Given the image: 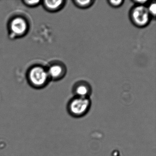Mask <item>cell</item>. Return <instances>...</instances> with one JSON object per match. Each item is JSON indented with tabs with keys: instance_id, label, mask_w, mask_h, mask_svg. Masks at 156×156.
<instances>
[{
	"instance_id": "9",
	"label": "cell",
	"mask_w": 156,
	"mask_h": 156,
	"mask_svg": "<svg viewBox=\"0 0 156 156\" xmlns=\"http://www.w3.org/2000/svg\"><path fill=\"white\" fill-rule=\"evenodd\" d=\"M148 11L151 18H155L156 14V3L155 2H151L149 3L148 7H147Z\"/></svg>"
},
{
	"instance_id": "8",
	"label": "cell",
	"mask_w": 156,
	"mask_h": 156,
	"mask_svg": "<svg viewBox=\"0 0 156 156\" xmlns=\"http://www.w3.org/2000/svg\"><path fill=\"white\" fill-rule=\"evenodd\" d=\"M74 4L77 8L80 9H87L94 5L95 1L93 0H74L73 1Z\"/></svg>"
},
{
	"instance_id": "5",
	"label": "cell",
	"mask_w": 156,
	"mask_h": 156,
	"mask_svg": "<svg viewBox=\"0 0 156 156\" xmlns=\"http://www.w3.org/2000/svg\"><path fill=\"white\" fill-rule=\"evenodd\" d=\"M27 23L22 18H16L11 23L10 28L12 33L20 36L24 34L27 29Z\"/></svg>"
},
{
	"instance_id": "7",
	"label": "cell",
	"mask_w": 156,
	"mask_h": 156,
	"mask_svg": "<svg viewBox=\"0 0 156 156\" xmlns=\"http://www.w3.org/2000/svg\"><path fill=\"white\" fill-rule=\"evenodd\" d=\"M66 1H45L44 5L45 8L50 11L55 12L60 10L66 4Z\"/></svg>"
},
{
	"instance_id": "6",
	"label": "cell",
	"mask_w": 156,
	"mask_h": 156,
	"mask_svg": "<svg viewBox=\"0 0 156 156\" xmlns=\"http://www.w3.org/2000/svg\"><path fill=\"white\" fill-rule=\"evenodd\" d=\"M66 69L64 65L61 63H56L50 66L48 70L49 76L54 79H60L62 78L66 73Z\"/></svg>"
},
{
	"instance_id": "3",
	"label": "cell",
	"mask_w": 156,
	"mask_h": 156,
	"mask_svg": "<svg viewBox=\"0 0 156 156\" xmlns=\"http://www.w3.org/2000/svg\"><path fill=\"white\" fill-rule=\"evenodd\" d=\"M49 75L47 71L41 66H35L29 74L30 81L35 86H41L46 83Z\"/></svg>"
},
{
	"instance_id": "12",
	"label": "cell",
	"mask_w": 156,
	"mask_h": 156,
	"mask_svg": "<svg viewBox=\"0 0 156 156\" xmlns=\"http://www.w3.org/2000/svg\"><path fill=\"white\" fill-rule=\"evenodd\" d=\"M39 2H40L39 1H25V3L30 6H35V5H37Z\"/></svg>"
},
{
	"instance_id": "1",
	"label": "cell",
	"mask_w": 156,
	"mask_h": 156,
	"mask_svg": "<svg viewBox=\"0 0 156 156\" xmlns=\"http://www.w3.org/2000/svg\"><path fill=\"white\" fill-rule=\"evenodd\" d=\"M91 105L90 98L74 96L68 101L66 110L72 117L80 118L85 116L89 112Z\"/></svg>"
},
{
	"instance_id": "4",
	"label": "cell",
	"mask_w": 156,
	"mask_h": 156,
	"mask_svg": "<svg viewBox=\"0 0 156 156\" xmlns=\"http://www.w3.org/2000/svg\"><path fill=\"white\" fill-rule=\"evenodd\" d=\"M73 92L74 96L81 97L90 98L92 93L91 86L85 81L78 82L74 86Z\"/></svg>"
},
{
	"instance_id": "11",
	"label": "cell",
	"mask_w": 156,
	"mask_h": 156,
	"mask_svg": "<svg viewBox=\"0 0 156 156\" xmlns=\"http://www.w3.org/2000/svg\"><path fill=\"white\" fill-rule=\"evenodd\" d=\"M133 2L135 3L136 5H144L147 4V2H148L147 0H136V1H133Z\"/></svg>"
},
{
	"instance_id": "10",
	"label": "cell",
	"mask_w": 156,
	"mask_h": 156,
	"mask_svg": "<svg viewBox=\"0 0 156 156\" xmlns=\"http://www.w3.org/2000/svg\"><path fill=\"white\" fill-rule=\"evenodd\" d=\"M124 1H123L122 0H117V1L110 0V1H108V4L111 7L114 8H118L121 7L123 5V3H124Z\"/></svg>"
},
{
	"instance_id": "2",
	"label": "cell",
	"mask_w": 156,
	"mask_h": 156,
	"mask_svg": "<svg viewBox=\"0 0 156 156\" xmlns=\"http://www.w3.org/2000/svg\"><path fill=\"white\" fill-rule=\"evenodd\" d=\"M129 18L132 23L139 28L147 26L151 19L147 7L144 5H135L130 10Z\"/></svg>"
}]
</instances>
